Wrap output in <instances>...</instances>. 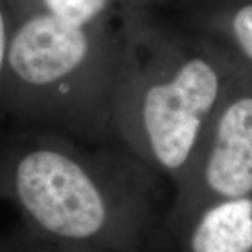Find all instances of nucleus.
<instances>
[{"label":"nucleus","instance_id":"1","mask_svg":"<svg viewBox=\"0 0 252 252\" xmlns=\"http://www.w3.org/2000/svg\"><path fill=\"white\" fill-rule=\"evenodd\" d=\"M165 185L118 142L14 125L0 139V199L28 231L84 252H152L171 205Z\"/></svg>","mask_w":252,"mask_h":252},{"label":"nucleus","instance_id":"2","mask_svg":"<svg viewBox=\"0 0 252 252\" xmlns=\"http://www.w3.org/2000/svg\"><path fill=\"white\" fill-rule=\"evenodd\" d=\"M129 36L99 21L77 26L46 10L14 24L0 93V117L84 143L117 142L114 102Z\"/></svg>","mask_w":252,"mask_h":252},{"label":"nucleus","instance_id":"3","mask_svg":"<svg viewBox=\"0 0 252 252\" xmlns=\"http://www.w3.org/2000/svg\"><path fill=\"white\" fill-rule=\"evenodd\" d=\"M127 36L115 139L172 190L244 66L216 45L175 34L135 30Z\"/></svg>","mask_w":252,"mask_h":252},{"label":"nucleus","instance_id":"4","mask_svg":"<svg viewBox=\"0 0 252 252\" xmlns=\"http://www.w3.org/2000/svg\"><path fill=\"white\" fill-rule=\"evenodd\" d=\"M244 196H252V74L243 69L172 187L164 230L207 203Z\"/></svg>","mask_w":252,"mask_h":252},{"label":"nucleus","instance_id":"5","mask_svg":"<svg viewBox=\"0 0 252 252\" xmlns=\"http://www.w3.org/2000/svg\"><path fill=\"white\" fill-rule=\"evenodd\" d=\"M182 252H252V196L221 199L164 230Z\"/></svg>","mask_w":252,"mask_h":252},{"label":"nucleus","instance_id":"6","mask_svg":"<svg viewBox=\"0 0 252 252\" xmlns=\"http://www.w3.org/2000/svg\"><path fill=\"white\" fill-rule=\"evenodd\" d=\"M109 1L111 0H41L44 10L77 26L99 21Z\"/></svg>","mask_w":252,"mask_h":252},{"label":"nucleus","instance_id":"7","mask_svg":"<svg viewBox=\"0 0 252 252\" xmlns=\"http://www.w3.org/2000/svg\"><path fill=\"white\" fill-rule=\"evenodd\" d=\"M0 252H84L45 240L23 227L16 234L0 238Z\"/></svg>","mask_w":252,"mask_h":252},{"label":"nucleus","instance_id":"8","mask_svg":"<svg viewBox=\"0 0 252 252\" xmlns=\"http://www.w3.org/2000/svg\"><path fill=\"white\" fill-rule=\"evenodd\" d=\"M230 32L235 51L245 64L252 67V3L235 11L230 21Z\"/></svg>","mask_w":252,"mask_h":252},{"label":"nucleus","instance_id":"9","mask_svg":"<svg viewBox=\"0 0 252 252\" xmlns=\"http://www.w3.org/2000/svg\"><path fill=\"white\" fill-rule=\"evenodd\" d=\"M14 24H16V20L10 17L9 10L4 4V0H0V93H1V84H3V76H4L10 38H11Z\"/></svg>","mask_w":252,"mask_h":252}]
</instances>
